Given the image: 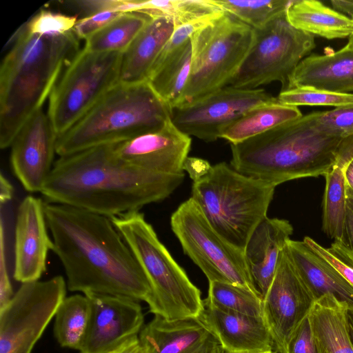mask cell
Wrapping results in <instances>:
<instances>
[{
    "label": "cell",
    "instance_id": "1",
    "mask_svg": "<svg viewBox=\"0 0 353 353\" xmlns=\"http://www.w3.org/2000/svg\"><path fill=\"white\" fill-rule=\"evenodd\" d=\"M45 212L68 290L150 302V283L109 217L53 203Z\"/></svg>",
    "mask_w": 353,
    "mask_h": 353
},
{
    "label": "cell",
    "instance_id": "2",
    "mask_svg": "<svg viewBox=\"0 0 353 353\" xmlns=\"http://www.w3.org/2000/svg\"><path fill=\"white\" fill-rule=\"evenodd\" d=\"M116 143L59 157L41 194L48 203L111 218L162 201L183 182L184 173H159L124 162Z\"/></svg>",
    "mask_w": 353,
    "mask_h": 353
},
{
    "label": "cell",
    "instance_id": "3",
    "mask_svg": "<svg viewBox=\"0 0 353 353\" xmlns=\"http://www.w3.org/2000/svg\"><path fill=\"white\" fill-rule=\"evenodd\" d=\"M0 68V147H10L49 99L61 72L80 50L74 30L37 34L23 23L10 38ZM8 42V43H9Z\"/></svg>",
    "mask_w": 353,
    "mask_h": 353
},
{
    "label": "cell",
    "instance_id": "4",
    "mask_svg": "<svg viewBox=\"0 0 353 353\" xmlns=\"http://www.w3.org/2000/svg\"><path fill=\"white\" fill-rule=\"evenodd\" d=\"M315 112L230 144V165L241 174L274 187L325 176L335 165L343 139L329 137L314 122Z\"/></svg>",
    "mask_w": 353,
    "mask_h": 353
},
{
    "label": "cell",
    "instance_id": "5",
    "mask_svg": "<svg viewBox=\"0 0 353 353\" xmlns=\"http://www.w3.org/2000/svg\"><path fill=\"white\" fill-rule=\"evenodd\" d=\"M171 110L148 81L119 83L70 129L57 137L56 152L70 155L120 143L163 128Z\"/></svg>",
    "mask_w": 353,
    "mask_h": 353
},
{
    "label": "cell",
    "instance_id": "6",
    "mask_svg": "<svg viewBox=\"0 0 353 353\" xmlns=\"http://www.w3.org/2000/svg\"><path fill=\"white\" fill-rule=\"evenodd\" d=\"M274 189L221 162L193 180L190 198L221 236L244 251L252 232L267 216Z\"/></svg>",
    "mask_w": 353,
    "mask_h": 353
},
{
    "label": "cell",
    "instance_id": "7",
    "mask_svg": "<svg viewBox=\"0 0 353 353\" xmlns=\"http://www.w3.org/2000/svg\"><path fill=\"white\" fill-rule=\"evenodd\" d=\"M146 275L154 315L168 320L197 317L203 307L201 292L160 241L139 211L110 218Z\"/></svg>",
    "mask_w": 353,
    "mask_h": 353
},
{
    "label": "cell",
    "instance_id": "8",
    "mask_svg": "<svg viewBox=\"0 0 353 353\" xmlns=\"http://www.w3.org/2000/svg\"><path fill=\"white\" fill-rule=\"evenodd\" d=\"M253 39L254 29L227 12L196 30L190 37V74L177 107L227 86L248 54Z\"/></svg>",
    "mask_w": 353,
    "mask_h": 353
},
{
    "label": "cell",
    "instance_id": "9",
    "mask_svg": "<svg viewBox=\"0 0 353 353\" xmlns=\"http://www.w3.org/2000/svg\"><path fill=\"white\" fill-rule=\"evenodd\" d=\"M123 53L80 50L48 99L47 114L57 137L81 120L119 83Z\"/></svg>",
    "mask_w": 353,
    "mask_h": 353
},
{
    "label": "cell",
    "instance_id": "10",
    "mask_svg": "<svg viewBox=\"0 0 353 353\" xmlns=\"http://www.w3.org/2000/svg\"><path fill=\"white\" fill-rule=\"evenodd\" d=\"M314 47V36L293 27L285 11L254 29L251 47L227 86L256 89L279 81L283 91L292 72Z\"/></svg>",
    "mask_w": 353,
    "mask_h": 353
},
{
    "label": "cell",
    "instance_id": "11",
    "mask_svg": "<svg viewBox=\"0 0 353 353\" xmlns=\"http://www.w3.org/2000/svg\"><path fill=\"white\" fill-rule=\"evenodd\" d=\"M170 225L184 253L202 270L209 282L238 285L260 294L250 275L243 251L212 228L192 198L173 212Z\"/></svg>",
    "mask_w": 353,
    "mask_h": 353
},
{
    "label": "cell",
    "instance_id": "12",
    "mask_svg": "<svg viewBox=\"0 0 353 353\" xmlns=\"http://www.w3.org/2000/svg\"><path fill=\"white\" fill-rule=\"evenodd\" d=\"M66 281L58 275L23 283L0 309V353L34 347L66 297Z\"/></svg>",
    "mask_w": 353,
    "mask_h": 353
},
{
    "label": "cell",
    "instance_id": "13",
    "mask_svg": "<svg viewBox=\"0 0 353 353\" xmlns=\"http://www.w3.org/2000/svg\"><path fill=\"white\" fill-rule=\"evenodd\" d=\"M277 101L265 90L225 86L199 100L172 109L171 120L182 132L205 142L219 139L221 130L250 110Z\"/></svg>",
    "mask_w": 353,
    "mask_h": 353
},
{
    "label": "cell",
    "instance_id": "14",
    "mask_svg": "<svg viewBox=\"0 0 353 353\" xmlns=\"http://www.w3.org/2000/svg\"><path fill=\"white\" fill-rule=\"evenodd\" d=\"M314 303L286 244L274 279L263 299V318L276 352L288 353L293 332L309 315Z\"/></svg>",
    "mask_w": 353,
    "mask_h": 353
},
{
    "label": "cell",
    "instance_id": "15",
    "mask_svg": "<svg viewBox=\"0 0 353 353\" xmlns=\"http://www.w3.org/2000/svg\"><path fill=\"white\" fill-rule=\"evenodd\" d=\"M91 314L80 353H110L138 336L144 326L139 301L117 296L87 294Z\"/></svg>",
    "mask_w": 353,
    "mask_h": 353
},
{
    "label": "cell",
    "instance_id": "16",
    "mask_svg": "<svg viewBox=\"0 0 353 353\" xmlns=\"http://www.w3.org/2000/svg\"><path fill=\"white\" fill-rule=\"evenodd\" d=\"M57 136L43 108L21 128L10 147L12 170L30 192H41L54 163Z\"/></svg>",
    "mask_w": 353,
    "mask_h": 353
},
{
    "label": "cell",
    "instance_id": "17",
    "mask_svg": "<svg viewBox=\"0 0 353 353\" xmlns=\"http://www.w3.org/2000/svg\"><path fill=\"white\" fill-rule=\"evenodd\" d=\"M45 205L41 198L28 195L17 209L13 277L21 283L41 278L46 270L48 252L53 248L48 232Z\"/></svg>",
    "mask_w": 353,
    "mask_h": 353
},
{
    "label": "cell",
    "instance_id": "18",
    "mask_svg": "<svg viewBox=\"0 0 353 353\" xmlns=\"http://www.w3.org/2000/svg\"><path fill=\"white\" fill-rule=\"evenodd\" d=\"M190 136L179 130L171 119L159 130L117 143L115 151L124 162L147 170L183 174L191 148Z\"/></svg>",
    "mask_w": 353,
    "mask_h": 353
},
{
    "label": "cell",
    "instance_id": "19",
    "mask_svg": "<svg viewBox=\"0 0 353 353\" xmlns=\"http://www.w3.org/2000/svg\"><path fill=\"white\" fill-rule=\"evenodd\" d=\"M146 353H226L217 337L197 318L168 320L159 315L139 334Z\"/></svg>",
    "mask_w": 353,
    "mask_h": 353
},
{
    "label": "cell",
    "instance_id": "20",
    "mask_svg": "<svg viewBox=\"0 0 353 353\" xmlns=\"http://www.w3.org/2000/svg\"><path fill=\"white\" fill-rule=\"evenodd\" d=\"M197 318L217 337L226 353H265L274 350L263 317L221 310L205 299Z\"/></svg>",
    "mask_w": 353,
    "mask_h": 353
},
{
    "label": "cell",
    "instance_id": "21",
    "mask_svg": "<svg viewBox=\"0 0 353 353\" xmlns=\"http://www.w3.org/2000/svg\"><path fill=\"white\" fill-rule=\"evenodd\" d=\"M293 232L285 219L264 218L252 232L244 249L245 263L253 283L266 295L275 276L281 255Z\"/></svg>",
    "mask_w": 353,
    "mask_h": 353
},
{
    "label": "cell",
    "instance_id": "22",
    "mask_svg": "<svg viewBox=\"0 0 353 353\" xmlns=\"http://www.w3.org/2000/svg\"><path fill=\"white\" fill-rule=\"evenodd\" d=\"M301 87L353 92V49L345 46L336 52L304 58L290 76L286 90Z\"/></svg>",
    "mask_w": 353,
    "mask_h": 353
},
{
    "label": "cell",
    "instance_id": "23",
    "mask_svg": "<svg viewBox=\"0 0 353 353\" xmlns=\"http://www.w3.org/2000/svg\"><path fill=\"white\" fill-rule=\"evenodd\" d=\"M174 30V23L170 18H150L123 53L119 83L131 84L146 81Z\"/></svg>",
    "mask_w": 353,
    "mask_h": 353
},
{
    "label": "cell",
    "instance_id": "24",
    "mask_svg": "<svg viewBox=\"0 0 353 353\" xmlns=\"http://www.w3.org/2000/svg\"><path fill=\"white\" fill-rule=\"evenodd\" d=\"M289 253L315 301L332 295L348 307H353V286L324 258L303 241L290 239Z\"/></svg>",
    "mask_w": 353,
    "mask_h": 353
},
{
    "label": "cell",
    "instance_id": "25",
    "mask_svg": "<svg viewBox=\"0 0 353 353\" xmlns=\"http://www.w3.org/2000/svg\"><path fill=\"white\" fill-rule=\"evenodd\" d=\"M347 306L332 295L315 301L309 318L319 353H353L346 319Z\"/></svg>",
    "mask_w": 353,
    "mask_h": 353
},
{
    "label": "cell",
    "instance_id": "26",
    "mask_svg": "<svg viewBox=\"0 0 353 353\" xmlns=\"http://www.w3.org/2000/svg\"><path fill=\"white\" fill-rule=\"evenodd\" d=\"M286 15L293 27L313 36L342 39L353 32L352 18L316 0L292 1Z\"/></svg>",
    "mask_w": 353,
    "mask_h": 353
},
{
    "label": "cell",
    "instance_id": "27",
    "mask_svg": "<svg viewBox=\"0 0 353 353\" xmlns=\"http://www.w3.org/2000/svg\"><path fill=\"white\" fill-rule=\"evenodd\" d=\"M303 116L298 107L277 101L254 108L223 128L219 139L241 143Z\"/></svg>",
    "mask_w": 353,
    "mask_h": 353
},
{
    "label": "cell",
    "instance_id": "28",
    "mask_svg": "<svg viewBox=\"0 0 353 353\" xmlns=\"http://www.w3.org/2000/svg\"><path fill=\"white\" fill-rule=\"evenodd\" d=\"M190 38L172 55L155 65L148 81L171 112L176 108L187 85L191 70Z\"/></svg>",
    "mask_w": 353,
    "mask_h": 353
},
{
    "label": "cell",
    "instance_id": "29",
    "mask_svg": "<svg viewBox=\"0 0 353 353\" xmlns=\"http://www.w3.org/2000/svg\"><path fill=\"white\" fill-rule=\"evenodd\" d=\"M90 314V304L85 295L77 294L65 298L57 311L54 324V334L61 347L81 350Z\"/></svg>",
    "mask_w": 353,
    "mask_h": 353
},
{
    "label": "cell",
    "instance_id": "30",
    "mask_svg": "<svg viewBox=\"0 0 353 353\" xmlns=\"http://www.w3.org/2000/svg\"><path fill=\"white\" fill-rule=\"evenodd\" d=\"M345 166L343 161L337 159L335 165L324 176L325 186L323 199L322 228L325 234L334 241L347 240Z\"/></svg>",
    "mask_w": 353,
    "mask_h": 353
},
{
    "label": "cell",
    "instance_id": "31",
    "mask_svg": "<svg viewBox=\"0 0 353 353\" xmlns=\"http://www.w3.org/2000/svg\"><path fill=\"white\" fill-rule=\"evenodd\" d=\"M137 12H125L85 40L84 48L94 52L123 53L150 20Z\"/></svg>",
    "mask_w": 353,
    "mask_h": 353
},
{
    "label": "cell",
    "instance_id": "32",
    "mask_svg": "<svg viewBox=\"0 0 353 353\" xmlns=\"http://www.w3.org/2000/svg\"><path fill=\"white\" fill-rule=\"evenodd\" d=\"M144 7L146 15L170 18L175 28L208 22L225 12L210 0H149L145 2Z\"/></svg>",
    "mask_w": 353,
    "mask_h": 353
},
{
    "label": "cell",
    "instance_id": "33",
    "mask_svg": "<svg viewBox=\"0 0 353 353\" xmlns=\"http://www.w3.org/2000/svg\"><path fill=\"white\" fill-rule=\"evenodd\" d=\"M208 301L221 310L263 317V297L243 286L210 281Z\"/></svg>",
    "mask_w": 353,
    "mask_h": 353
},
{
    "label": "cell",
    "instance_id": "34",
    "mask_svg": "<svg viewBox=\"0 0 353 353\" xmlns=\"http://www.w3.org/2000/svg\"><path fill=\"white\" fill-rule=\"evenodd\" d=\"M243 23L254 29L264 26L278 15L287 11L289 0H210Z\"/></svg>",
    "mask_w": 353,
    "mask_h": 353
},
{
    "label": "cell",
    "instance_id": "35",
    "mask_svg": "<svg viewBox=\"0 0 353 353\" xmlns=\"http://www.w3.org/2000/svg\"><path fill=\"white\" fill-rule=\"evenodd\" d=\"M276 98L281 103L295 107L309 105L337 108L353 105V94L332 92L307 87L281 91Z\"/></svg>",
    "mask_w": 353,
    "mask_h": 353
},
{
    "label": "cell",
    "instance_id": "36",
    "mask_svg": "<svg viewBox=\"0 0 353 353\" xmlns=\"http://www.w3.org/2000/svg\"><path fill=\"white\" fill-rule=\"evenodd\" d=\"M314 122L325 134L339 139L353 136V105L315 112Z\"/></svg>",
    "mask_w": 353,
    "mask_h": 353
},
{
    "label": "cell",
    "instance_id": "37",
    "mask_svg": "<svg viewBox=\"0 0 353 353\" xmlns=\"http://www.w3.org/2000/svg\"><path fill=\"white\" fill-rule=\"evenodd\" d=\"M303 241L335 268L353 286V251L347 240L334 241L328 248L309 236H305Z\"/></svg>",
    "mask_w": 353,
    "mask_h": 353
},
{
    "label": "cell",
    "instance_id": "38",
    "mask_svg": "<svg viewBox=\"0 0 353 353\" xmlns=\"http://www.w3.org/2000/svg\"><path fill=\"white\" fill-rule=\"evenodd\" d=\"M77 20L76 16L41 10L25 23L33 34H63L73 30Z\"/></svg>",
    "mask_w": 353,
    "mask_h": 353
},
{
    "label": "cell",
    "instance_id": "39",
    "mask_svg": "<svg viewBox=\"0 0 353 353\" xmlns=\"http://www.w3.org/2000/svg\"><path fill=\"white\" fill-rule=\"evenodd\" d=\"M125 12L103 11L78 19L74 32L79 39L86 40Z\"/></svg>",
    "mask_w": 353,
    "mask_h": 353
},
{
    "label": "cell",
    "instance_id": "40",
    "mask_svg": "<svg viewBox=\"0 0 353 353\" xmlns=\"http://www.w3.org/2000/svg\"><path fill=\"white\" fill-rule=\"evenodd\" d=\"M288 353H319L309 315L293 332L288 345Z\"/></svg>",
    "mask_w": 353,
    "mask_h": 353
},
{
    "label": "cell",
    "instance_id": "41",
    "mask_svg": "<svg viewBox=\"0 0 353 353\" xmlns=\"http://www.w3.org/2000/svg\"><path fill=\"white\" fill-rule=\"evenodd\" d=\"M80 12L83 17L109 10L122 12L123 0H81L64 2Z\"/></svg>",
    "mask_w": 353,
    "mask_h": 353
},
{
    "label": "cell",
    "instance_id": "42",
    "mask_svg": "<svg viewBox=\"0 0 353 353\" xmlns=\"http://www.w3.org/2000/svg\"><path fill=\"white\" fill-rule=\"evenodd\" d=\"M4 233L3 217L1 213L0 309L8 304L14 294L7 268Z\"/></svg>",
    "mask_w": 353,
    "mask_h": 353
},
{
    "label": "cell",
    "instance_id": "43",
    "mask_svg": "<svg viewBox=\"0 0 353 353\" xmlns=\"http://www.w3.org/2000/svg\"><path fill=\"white\" fill-rule=\"evenodd\" d=\"M339 157L345 163V179L346 188L353 192V136L343 139Z\"/></svg>",
    "mask_w": 353,
    "mask_h": 353
},
{
    "label": "cell",
    "instance_id": "44",
    "mask_svg": "<svg viewBox=\"0 0 353 353\" xmlns=\"http://www.w3.org/2000/svg\"><path fill=\"white\" fill-rule=\"evenodd\" d=\"M210 166V163L203 159L188 157L184 163L183 171L185 170L190 178L194 180L202 175Z\"/></svg>",
    "mask_w": 353,
    "mask_h": 353
},
{
    "label": "cell",
    "instance_id": "45",
    "mask_svg": "<svg viewBox=\"0 0 353 353\" xmlns=\"http://www.w3.org/2000/svg\"><path fill=\"white\" fill-rule=\"evenodd\" d=\"M346 196L345 234L347 243L353 251V192L347 188Z\"/></svg>",
    "mask_w": 353,
    "mask_h": 353
},
{
    "label": "cell",
    "instance_id": "46",
    "mask_svg": "<svg viewBox=\"0 0 353 353\" xmlns=\"http://www.w3.org/2000/svg\"><path fill=\"white\" fill-rule=\"evenodd\" d=\"M110 353H146V352L141 344L138 336L126 341Z\"/></svg>",
    "mask_w": 353,
    "mask_h": 353
},
{
    "label": "cell",
    "instance_id": "47",
    "mask_svg": "<svg viewBox=\"0 0 353 353\" xmlns=\"http://www.w3.org/2000/svg\"><path fill=\"white\" fill-rule=\"evenodd\" d=\"M14 189L9 181L1 174L0 177V202L1 205H6L13 196Z\"/></svg>",
    "mask_w": 353,
    "mask_h": 353
},
{
    "label": "cell",
    "instance_id": "48",
    "mask_svg": "<svg viewBox=\"0 0 353 353\" xmlns=\"http://www.w3.org/2000/svg\"><path fill=\"white\" fill-rule=\"evenodd\" d=\"M330 3L334 10L353 17V0H331Z\"/></svg>",
    "mask_w": 353,
    "mask_h": 353
},
{
    "label": "cell",
    "instance_id": "49",
    "mask_svg": "<svg viewBox=\"0 0 353 353\" xmlns=\"http://www.w3.org/2000/svg\"><path fill=\"white\" fill-rule=\"evenodd\" d=\"M346 319L350 339L353 345V307L347 306L346 312Z\"/></svg>",
    "mask_w": 353,
    "mask_h": 353
},
{
    "label": "cell",
    "instance_id": "50",
    "mask_svg": "<svg viewBox=\"0 0 353 353\" xmlns=\"http://www.w3.org/2000/svg\"><path fill=\"white\" fill-rule=\"evenodd\" d=\"M33 348L34 347L30 346H19L11 353H31Z\"/></svg>",
    "mask_w": 353,
    "mask_h": 353
},
{
    "label": "cell",
    "instance_id": "51",
    "mask_svg": "<svg viewBox=\"0 0 353 353\" xmlns=\"http://www.w3.org/2000/svg\"><path fill=\"white\" fill-rule=\"evenodd\" d=\"M352 19H353V17H352ZM348 38H349L348 42L346 46L347 47H349L350 48L353 49V32Z\"/></svg>",
    "mask_w": 353,
    "mask_h": 353
},
{
    "label": "cell",
    "instance_id": "52",
    "mask_svg": "<svg viewBox=\"0 0 353 353\" xmlns=\"http://www.w3.org/2000/svg\"><path fill=\"white\" fill-rule=\"evenodd\" d=\"M265 353H276V352H273V351H270V352H265Z\"/></svg>",
    "mask_w": 353,
    "mask_h": 353
}]
</instances>
